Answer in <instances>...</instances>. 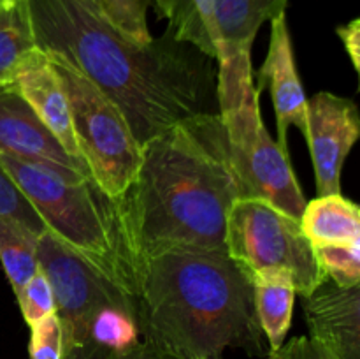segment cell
Segmentation results:
<instances>
[{
  "label": "cell",
  "instance_id": "cell-19",
  "mask_svg": "<svg viewBox=\"0 0 360 359\" xmlns=\"http://www.w3.org/2000/svg\"><path fill=\"white\" fill-rule=\"evenodd\" d=\"M37 239L20 225L0 218V263L9 278L14 296L39 270Z\"/></svg>",
  "mask_w": 360,
  "mask_h": 359
},
{
  "label": "cell",
  "instance_id": "cell-15",
  "mask_svg": "<svg viewBox=\"0 0 360 359\" xmlns=\"http://www.w3.org/2000/svg\"><path fill=\"white\" fill-rule=\"evenodd\" d=\"M299 224L311 246L360 243V208L341 194L306 201Z\"/></svg>",
  "mask_w": 360,
  "mask_h": 359
},
{
  "label": "cell",
  "instance_id": "cell-26",
  "mask_svg": "<svg viewBox=\"0 0 360 359\" xmlns=\"http://www.w3.org/2000/svg\"><path fill=\"white\" fill-rule=\"evenodd\" d=\"M336 34L340 35L341 42L345 46L348 58H350L354 69L360 70V20L355 18L350 23H345L336 28Z\"/></svg>",
  "mask_w": 360,
  "mask_h": 359
},
{
  "label": "cell",
  "instance_id": "cell-13",
  "mask_svg": "<svg viewBox=\"0 0 360 359\" xmlns=\"http://www.w3.org/2000/svg\"><path fill=\"white\" fill-rule=\"evenodd\" d=\"M11 87L23 97L39 120L55 134L67 153L83 160L74 137L69 101L46 49L39 46L27 56Z\"/></svg>",
  "mask_w": 360,
  "mask_h": 359
},
{
  "label": "cell",
  "instance_id": "cell-27",
  "mask_svg": "<svg viewBox=\"0 0 360 359\" xmlns=\"http://www.w3.org/2000/svg\"><path fill=\"white\" fill-rule=\"evenodd\" d=\"M105 359H172V358L171 355L164 354L162 351H158V348H155L153 345L141 340L139 344L134 345V347L129 348V351L120 352V354H115V355H109V358Z\"/></svg>",
  "mask_w": 360,
  "mask_h": 359
},
{
  "label": "cell",
  "instance_id": "cell-23",
  "mask_svg": "<svg viewBox=\"0 0 360 359\" xmlns=\"http://www.w3.org/2000/svg\"><path fill=\"white\" fill-rule=\"evenodd\" d=\"M16 299L18 305H20L21 315H23V320L27 322L28 327L56 312L53 287L49 284V278L46 277L41 267L35 271V275L27 282V285L18 292Z\"/></svg>",
  "mask_w": 360,
  "mask_h": 359
},
{
  "label": "cell",
  "instance_id": "cell-7",
  "mask_svg": "<svg viewBox=\"0 0 360 359\" xmlns=\"http://www.w3.org/2000/svg\"><path fill=\"white\" fill-rule=\"evenodd\" d=\"M225 250L250 277L287 270L302 298L327 280L297 218L259 197L239 196L225 222Z\"/></svg>",
  "mask_w": 360,
  "mask_h": 359
},
{
  "label": "cell",
  "instance_id": "cell-4",
  "mask_svg": "<svg viewBox=\"0 0 360 359\" xmlns=\"http://www.w3.org/2000/svg\"><path fill=\"white\" fill-rule=\"evenodd\" d=\"M0 164L56 239L136 298L139 266L122 201L111 199L91 176L69 182L41 165L4 153H0Z\"/></svg>",
  "mask_w": 360,
  "mask_h": 359
},
{
  "label": "cell",
  "instance_id": "cell-12",
  "mask_svg": "<svg viewBox=\"0 0 360 359\" xmlns=\"http://www.w3.org/2000/svg\"><path fill=\"white\" fill-rule=\"evenodd\" d=\"M309 338L336 359H360V285L338 287L330 280L302 298Z\"/></svg>",
  "mask_w": 360,
  "mask_h": 359
},
{
  "label": "cell",
  "instance_id": "cell-17",
  "mask_svg": "<svg viewBox=\"0 0 360 359\" xmlns=\"http://www.w3.org/2000/svg\"><path fill=\"white\" fill-rule=\"evenodd\" d=\"M169 21V32L183 44L193 46L207 58H218L214 0H151Z\"/></svg>",
  "mask_w": 360,
  "mask_h": 359
},
{
  "label": "cell",
  "instance_id": "cell-24",
  "mask_svg": "<svg viewBox=\"0 0 360 359\" xmlns=\"http://www.w3.org/2000/svg\"><path fill=\"white\" fill-rule=\"evenodd\" d=\"M28 354L30 359H65V333L58 313L30 326Z\"/></svg>",
  "mask_w": 360,
  "mask_h": 359
},
{
  "label": "cell",
  "instance_id": "cell-5",
  "mask_svg": "<svg viewBox=\"0 0 360 359\" xmlns=\"http://www.w3.org/2000/svg\"><path fill=\"white\" fill-rule=\"evenodd\" d=\"M217 97L243 196L267 201L299 220L306 206L304 194L295 178L290 155L278 146L264 125L260 92L253 76L218 84Z\"/></svg>",
  "mask_w": 360,
  "mask_h": 359
},
{
  "label": "cell",
  "instance_id": "cell-6",
  "mask_svg": "<svg viewBox=\"0 0 360 359\" xmlns=\"http://www.w3.org/2000/svg\"><path fill=\"white\" fill-rule=\"evenodd\" d=\"M46 53L69 101L81 158L94 182L111 199L122 201L136 180L141 144L111 99L60 53Z\"/></svg>",
  "mask_w": 360,
  "mask_h": 359
},
{
  "label": "cell",
  "instance_id": "cell-8",
  "mask_svg": "<svg viewBox=\"0 0 360 359\" xmlns=\"http://www.w3.org/2000/svg\"><path fill=\"white\" fill-rule=\"evenodd\" d=\"M37 260L53 287L56 313L65 333V359H70L86 345L88 326L95 313L109 303L134 296L98 273L48 229L37 239Z\"/></svg>",
  "mask_w": 360,
  "mask_h": 359
},
{
  "label": "cell",
  "instance_id": "cell-9",
  "mask_svg": "<svg viewBox=\"0 0 360 359\" xmlns=\"http://www.w3.org/2000/svg\"><path fill=\"white\" fill-rule=\"evenodd\" d=\"M360 136L359 109L352 99L319 92L308 101V141L316 194H341V169Z\"/></svg>",
  "mask_w": 360,
  "mask_h": 359
},
{
  "label": "cell",
  "instance_id": "cell-2",
  "mask_svg": "<svg viewBox=\"0 0 360 359\" xmlns=\"http://www.w3.org/2000/svg\"><path fill=\"white\" fill-rule=\"evenodd\" d=\"M243 196L220 113H199L141 146L122 199L137 266L176 250L225 248V222Z\"/></svg>",
  "mask_w": 360,
  "mask_h": 359
},
{
  "label": "cell",
  "instance_id": "cell-18",
  "mask_svg": "<svg viewBox=\"0 0 360 359\" xmlns=\"http://www.w3.org/2000/svg\"><path fill=\"white\" fill-rule=\"evenodd\" d=\"M39 48L28 0H0V84H13L27 56Z\"/></svg>",
  "mask_w": 360,
  "mask_h": 359
},
{
  "label": "cell",
  "instance_id": "cell-14",
  "mask_svg": "<svg viewBox=\"0 0 360 359\" xmlns=\"http://www.w3.org/2000/svg\"><path fill=\"white\" fill-rule=\"evenodd\" d=\"M290 0H214L220 73L252 65V44L266 21L287 11Z\"/></svg>",
  "mask_w": 360,
  "mask_h": 359
},
{
  "label": "cell",
  "instance_id": "cell-1",
  "mask_svg": "<svg viewBox=\"0 0 360 359\" xmlns=\"http://www.w3.org/2000/svg\"><path fill=\"white\" fill-rule=\"evenodd\" d=\"M42 49L79 69L122 111L137 143L206 113L211 70L171 32L141 46L74 0H28Z\"/></svg>",
  "mask_w": 360,
  "mask_h": 359
},
{
  "label": "cell",
  "instance_id": "cell-10",
  "mask_svg": "<svg viewBox=\"0 0 360 359\" xmlns=\"http://www.w3.org/2000/svg\"><path fill=\"white\" fill-rule=\"evenodd\" d=\"M0 153L41 165L69 182L90 178L86 164L67 153L11 84L0 90Z\"/></svg>",
  "mask_w": 360,
  "mask_h": 359
},
{
  "label": "cell",
  "instance_id": "cell-28",
  "mask_svg": "<svg viewBox=\"0 0 360 359\" xmlns=\"http://www.w3.org/2000/svg\"><path fill=\"white\" fill-rule=\"evenodd\" d=\"M74 2H77L81 7H84L86 11H90L91 14H95V16L101 18V20H104V18H102L101 6H98V0H74Z\"/></svg>",
  "mask_w": 360,
  "mask_h": 359
},
{
  "label": "cell",
  "instance_id": "cell-22",
  "mask_svg": "<svg viewBox=\"0 0 360 359\" xmlns=\"http://www.w3.org/2000/svg\"><path fill=\"white\" fill-rule=\"evenodd\" d=\"M0 218L20 225L35 238L46 231L42 218L2 164H0Z\"/></svg>",
  "mask_w": 360,
  "mask_h": 359
},
{
  "label": "cell",
  "instance_id": "cell-25",
  "mask_svg": "<svg viewBox=\"0 0 360 359\" xmlns=\"http://www.w3.org/2000/svg\"><path fill=\"white\" fill-rule=\"evenodd\" d=\"M266 359H336L323 345L309 336H295L276 351L267 352Z\"/></svg>",
  "mask_w": 360,
  "mask_h": 359
},
{
  "label": "cell",
  "instance_id": "cell-20",
  "mask_svg": "<svg viewBox=\"0 0 360 359\" xmlns=\"http://www.w3.org/2000/svg\"><path fill=\"white\" fill-rule=\"evenodd\" d=\"M151 0H98L102 18L120 35L136 44L151 42L148 28V7Z\"/></svg>",
  "mask_w": 360,
  "mask_h": 359
},
{
  "label": "cell",
  "instance_id": "cell-16",
  "mask_svg": "<svg viewBox=\"0 0 360 359\" xmlns=\"http://www.w3.org/2000/svg\"><path fill=\"white\" fill-rule=\"evenodd\" d=\"M253 308L257 320L267 338L269 351H276L285 344L292 326L295 303L294 277L287 270H271L252 277Z\"/></svg>",
  "mask_w": 360,
  "mask_h": 359
},
{
  "label": "cell",
  "instance_id": "cell-3",
  "mask_svg": "<svg viewBox=\"0 0 360 359\" xmlns=\"http://www.w3.org/2000/svg\"><path fill=\"white\" fill-rule=\"evenodd\" d=\"M141 338L172 359H224L229 348L266 354L248 275L227 250H176L139 264Z\"/></svg>",
  "mask_w": 360,
  "mask_h": 359
},
{
  "label": "cell",
  "instance_id": "cell-21",
  "mask_svg": "<svg viewBox=\"0 0 360 359\" xmlns=\"http://www.w3.org/2000/svg\"><path fill=\"white\" fill-rule=\"evenodd\" d=\"M313 253L327 280L338 287L360 285V243L313 246Z\"/></svg>",
  "mask_w": 360,
  "mask_h": 359
},
{
  "label": "cell",
  "instance_id": "cell-11",
  "mask_svg": "<svg viewBox=\"0 0 360 359\" xmlns=\"http://www.w3.org/2000/svg\"><path fill=\"white\" fill-rule=\"evenodd\" d=\"M267 88L273 101L278 125V146L288 153L287 134L297 127L302 136L308 132V99L295 65L294 46L287 25V14L271 20V39L267 56L259 70L257 90Z\"/></svg>",
  "mask_w": 360,
  "mask_h": 359
},
{
  "label": "cell",
  "instance_id": "cell-29",
  "mask_svg": "<svg viewBox=\"0 0 360 359\" xmlns=\"http://www.w3.org/2000/svg\"><path fill=\"white\" fill-rule=\"evenodd\" d=\"M2 88H6V87H2V84H0V90H2Z\"/></svg>",
  "mask_w": 360,
  "mask_h": 359
}]
</instances>
